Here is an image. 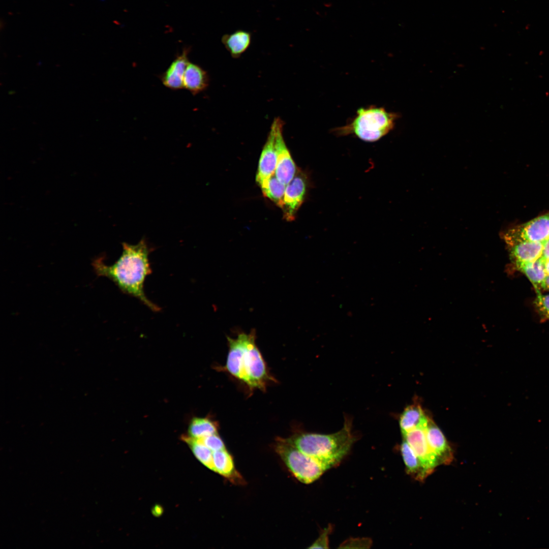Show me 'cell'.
<instances>
[{"mask_svg":"<svg viewBox=\"0 0 549 549\" xmlns=\"http://www.w3.org/2000/svg\"><path fill=\"white\" fill-rule=\"evenodd\" d=\"M429 416L418 403L407 407L400 417L399 424L403 436L418 427H424Z\"/></svg>","mask_w":549,"mask_h":549,"instance_id":"obj_17","label":"cell"},{"mask_svg":"<svg viewBox=\"0 0 549 549\" xmlns=\"http://www.w3.org/2000/svg\"><path fill=\"white\" fill-rule=\"evenodd\" d=\"M542 288L549 290V274H546L543 281Z\"/></svg>","mask_w":549,"mask_h":549,"instance_id":"obj_29","label":"cell"},{"mask_svg":"<svg viewBox=\"0 0 549 549\" xmlns=\"http://www.w3.org/2000/svg\"><path fill=\"white\" fill-rule=\"evenodd\" d=\"M181 439L189 446L195 457L202 464L214 471L213 452L199 439L188 435H182Z\"/></svg>","mask_w":549,"mask_h":549,"instance_id":"obj_20","label":"cell"},{"mask_svg":"<svg viewBox=\"0 0 549 549\" xmlns=\"http://www.w3.org/2000/svg\"><path fill=\"white\" fill-rule=\"evenodd\" d=\"M372 544L370 538H349L344 541L339 547L341 548H369Z\"/></svg>","mask_w":549,"mask_h":549,"instance_id":"obj_25","label":"cell"},{"mask_svg":"<svg viewBox=\"0 0 549 549\" xmlns=\"http://www.w3.org/2000/svg\"><path fill=\"white\" fill-rule=\"evenodd\" d=\"M280 118L277 117L273 119L260 154L256 177L259 186L274 174L277 163L276 136Z\"/></svg>","mask_w":549,"mask_h":549,"instance_id":"obj_8","label":"cell"},{"mask_svg":"<svg viewBox=\"0 0 549 549\" xmlns=\"http://www.w3.org/2000/svg\"><path fill=\"white\" fill-rule=\"evenodd\" d=\"M250 32L237 29L231 34L224 35L221 42L231 57L238 58L249 48L252 42Z\"/></svg>","mask_w":549,"mask_h":549,"instance_id":"obj_16","label":"cell"},{"mask_svg":"<svg viewBox=\"0 0 549 549\" xmlns=\"http://www.w3.org/2000/svg\"><path fill=\"white\" fill-rule=\"evenodd\" d=\"M403 438L419 459L428 476L431 475L440 464L428 444L425 426L413 429Z\"/></svg>","mask_w":549,"mask_h":549,"instance_id":"obj_10","label":"cell"},{"mask_svg":"<svg viewBox=\"0 0 549 549\" xmlns=\"http://www.w3.org/2000/svg\"><path fill=\"white\" fill-rule=\"evenodd\" d=\"M190 49L184 48L181 54L177 55L167 70L159 78L167 88L176 90L184 88L183 77L189 62L188 54Z\"/></svg>","mask_w":549,"mask_h":549,"instance_id":"obj_12","label":"cell"},{"mask_svg":"<svg viewBox=\"0 0 549 549\" xmlns=\"http://www.w3.org/2000/svg\"><path fill=\"white\" fill-rule=\"evenodd\" d=\"M122 246L121 255L111 265H106L102 257L94 259L92 265L95 273L109 279L123 293L137 298L151 311L159 312L161 308L147 298L144 291L146 278L152 272L149 260L151 249L144 239L136 245L123 242Z\"/></svg>","mask_w":549,"mask_h":549,"instance_id":"obj_1","label":"cell"},{"mask_svg":"<svg viewBox=\"0 0 549 549\" xmlns=\"http://www.w3.org/2000/svg\"><path fill=\"white\" fill-rule=\"evenodd\" d=\"M284 121L280 118L276 136L277 163L274 175L280 181L287 185L293 179L298 169L284 140Z\"/></svg>","mask_w":549,"mask_h":549,"instance_id":"obj_9","label":"cell"},{"mask_svg":"<svg viewBox=\"0 0 549 549\" xmlns=\"http://www.w3.org/2000/svg\"><path fill=\"white\" fill-rule=\"evenodd\" d=\"M398 117L397 113L388 112L383 107H361L350 122L332 131L337 136L354 135L364 141L373 142L389 133Z\"/></svg>","mask_w":549,"mask_h":549,"instance_id":"obj_3","label":"cell"},{"mask_svg":"<svg viewBox=\"0 0 549 549\" xmlns=\"http://www.w3.org/2000/svg\"><path fill=\"white\" fill-rule=\"evenodd\" d=\"M274 449L292 475L302 483L314 482L327 470L321 462L301 452L287 439H278Z\"/></svg>","mask_w":549,"mask_h":549,"instance_id":"obj_4","label":"cell"},{"mask_svg":"<svg viewBox=\"0 0 549 549\" xmlns=\"http://www.w3.org/2000/svg\"><path fill=\"white\" fill-rule=\"evenodd\" d=\"M151 512L155 516H160L163 512V507L160 505L156 504L152 508Z\"/></svg>","mask_w":549,"mask_h":549,"instance_id":"obj_28","label":"cell"},{"mask_svg":"<svg viewBox=\"0 0 549 549\" xmlns=\"http://www.w3.org/2000/svg\"><path fill=\"white\" fill-rule=\"evenodd\" d=\"M217 423L207 417H194L189 425L188 435L195 438H202L218 433Z\"/></svg>","mask_w":549,"mask_h":549,"instance_id":"obj_21","label":"cell"},{"mask_svg":"<svg viewBox=\"0 0 549 549\" xmlns=\"http://www.w3.org/2000/svg\"><path fill=\"white\" fill-rule=\"evenodd\" d=\"M515 264L537 290L539 287L542 288L546 273L543 260L541 258L533 261L515 262Z\"/></svg>","mask_w":549,"mask_h":549,"instance_id":"obj_19","label":"cell"},{"mask_svg":"<svg viewBox=\"0 0 549 549\" xmlns=\"http://www.w3.org/2000/svg\"><path fill=\"white\" fill-rule=\"evenodd\" d=\"M263 195L281 208L286 185L273 175L260 186Z\"/></svg>","mask_w":549,"mask_h":549,"instance_id":"obj_22","label":"cell"},{"mask_svg":"<svg viewBox=\"0 0 549 549\" xmlns=\"http://www.w3.org/2000/svg\"><path fill=\"white\" fill-rule=\"evenodd\" d=\"M544 266L546 274H549V260L544 261Z\"/></svg>","mask_w":549,"mask_h":549,"instance_id":"obj_30","label":"cell"},{"mask_svg":"<svg viewBox=\"0 0 549 549\" xmlns=\"http://www.w3.org/2000/svg\"><path fill=\"white\" fill-rule=\"evenodd\" d=\"M199 439L212 452L226 449L223 440L218 433L199 438Z\"/></svg>","mask_w":549,"mask_h":549,"instance_id":"obj_23","label":"cell"},{"mask_svg":"<svg viewBox=\"0 0 549 549\" xmlns=\"http://www.w3.org/2000/svg\"><path fill=\"white\" fill-rule=\"evenodd\" d=\"M502 237L505 240H523L545 242L549 238V212L504 231Z\"/></svg>","mask_w":549,"mask_h":549,"instance_id":"obj_6","label":"cell"},{"mask_svg":"<svg viewBox=\"0 0 549 549\" xmlns=\"http://www.w3.org/2000/svg\"><path fill=\"white\" fill-rule=\"evenodd\" d=\"M309 187L308 176L298 169L293 179L286 187L281 208L285 220L291 221L295 219L297 211L305 200Z\"/></svg>","mask_w":549,"mask_h":549,"instance_id":"obj_7","label":"cell"},{"mask_svg":"<svg viewBox=\"0 0 549 549\" xmlns=\"http://www.w3.org/2000/svg\"><path fill=\"white\" fill-rule=\"evenodd\" d=\"M400 451L407 473L415 480L423 481L428 476L419 459L405 439L401 445Z\"/></svg>","mask_w":549,"mask_h":549,"instance_id":"obj_18","label":"cell"},{"mask_svg":"<svg viewBox=\"0 0 549 549\" xmlns=\"http://www.w3.org/2000/svg\"><path fill=\"white\" fill-rule=\"evenodd\" d=\"M256 332L243 333L242 379L249 387L264 389L269 377L262 355L255 343Z\"/></svg>","mask_w":549,"mask_h":549,"instance_id":"obj_5","label":"cell"},{"mask_svg":"<svg viewBox=\"0 0 549 549\" xmlns=\"http://www.w3.org/2000/svg\"><path fill=\"white\" fill-rule=\"evenodd\" d=\"M425 432L429 446L440 465L451 464L454 459L452 450L441 430L430 417Z\"/></svg>","mask_w":549,"mask_h":549,"instance_id":"obj_11","label":"cell"},{"mask_svg":"<svg viewBox=\"0 0 549 549\" xmlns=\"http://www.w3.org/2000/svg\"><path fill=\"white\" fill-rule=\"evenodd\" d=\"M332 531L331 525L322 530L319 537L309 547L310 548H329V535Z\"/></svg>","mask_w":549,"mask_h":549,"instance_id":"obj_24","label":"cell"},{"mask_svg":"<svg viewBox=\"0 0 549 549\" xmlns=\"http://www.w3.org/2000/svg\"><path fill=\"white\" fill-rule=\"evenodd\" d=\"M536 305L542 314L549 319V294L542 295L538 291Z\"/></svg>","mask_w":549,"mask_h":549,"instance_id":"obj_26","label":"cell"},{"mask_svg":"<svg viewBox=\"0 0 549 549\" xmlns=\"http://www.w3.org/2000/svg\"><path fill=\"white\" fill-rule=\"evenodd\" d=\"M214 472L235 484H243L244 480L235 468L231 455L225 449L213 452Z\"/></svg>","mask_w":549,"mask_h":549,"instance_id":"obj_15","label":"cell"},{"mask_svg":"<svg viewBox=\"0 0 549 549\" xmlns=\"http://www.w3.org/2000/svg\"><path fill=\"white\" fill-rule=\"evenodd\" d=\"M209 83L207 72L199 65L189 62L183 77L184 88L196 95L205 90Z\"/></svg>","mask_w":549,"mask_h":549,"instance_id":"obj_14","label":"cell"},{"mask_svg":"<svg viewBox=\"0 0 549 549\" xmlns=\"http://www.w3.org/2000/svg\"><path fill=\"white\" fill-rule=\"evenodd\" d=\"M504 241L515 263L533 261L541 257L544 242L523 240Z\"/></svg>","mask_w":549,"mask_h":549,"instance_id":"obj_13","label":"cell"},{"mask_svg":"<svg viewBox=\"0 0 549 549\" xmlns=\"http://www.w3.org/2000/svg\"><path fill=\"white\" fill-rule=\"evenodd\" d=\"M543 260H549V238L544 243L541 257Z\"/></svg>","mask_w":549,"mask_h":549,"instance_id":"obj_27","label":"cell"},{"mask_svg":"<svg viewBox=\"0 0 549 549\" xmlns=\"http://www.w3.org/2000/svg\"><path fill=\"white\" fill-rule=\"evenodd\" d=\"M287 440L303 453L321 462L327 469L337 465L349 451L355 441L351 423L346 420L342 429L330 434L304 433Z\"/></svg>","mask_w":549,"mask_h":549,"instance_id":"obj_2","label":"cell"}]
</instances>
